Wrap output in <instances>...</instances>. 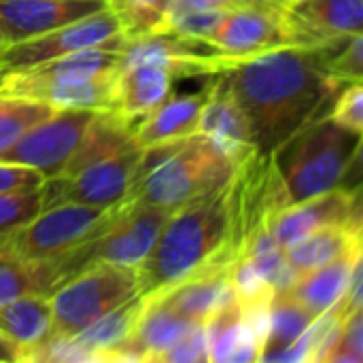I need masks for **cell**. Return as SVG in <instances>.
Instances as JSON below:
<instances>
[{"instance_id": "1", "label": "cell", "mask_w": 363, "mask_h": 363, "mask_svg": "<svg viewBox=\"0 0 363 363\" xmlns=\"http://www.w3.org/2000/svg\"><path fill=\"white\" fill-rule=\"evenodd\" d=\"M249 123L255 155L270 160L300 130L328 117L325 106L347 85L332 77L317 49L285 45L223 70Z\"/></svg>"}, {"instance_id": "2", "label": "cell", "mask_w": 363, "mask_h": 363, "mask_svg": "<svg viewBox=\"0 0 363 363\" xmlns=\"http://www.w3.org/2000/svg\"><path fill=\"white\" fill-rule=\"evenodd\" d=\"M234 179L217 191L202 194L170 213L149 255L136 266L140 294L164 289L225 249L232 232Z\"/></svg>"}, {"instance_id": "3", "label": "cell", "mask_w": 363, "mask_h": 363, "mask_svg": "<svg viewBox=\"0 0 363 363\" xmlns=\"http://www.w3.org/2000/svg\"><path fill=\"white\" fill-rule=\"evenodd\" d=\"M362 134L321 117L291 136L274 153V170L287 204L342 187L349 166L359 160Z\"/></svg>"}, {"instance_id": "4", "label": "cell", "mask_w": 363, "mask_h": 363, "mask_svg": "<svg viewBox=\"0 0 363 363\" xmlns=\"http://www.w3.org/2000/svg\"><path fill=\"white\" fill-rule=\"evenodd\" d=\"M236 172L238 166L206 136L196 132L183 138L166 160L136 181L123 200H138L174 211L202 194L223 189L232 183Z\"/></svg>"}, {"instance_id": "5", "label": "cell", "mask_w": 363, "mask_h": 363, "mask_svg": "<svg viewBox=\"0 0 363 363\" xmlns=\"http://www.w3.org/2000/svg\"><path fill=\"white\" fill-rule=\"evenodd\" d=\"M172 211L138 200H121L111 206L102 225L79 247L51 259L60 285L94 264L136 268L149 255L160 230Z\"/></svg>"}, {"instance_id": "6", "label": "cell", "mask_w": 363, "mask_h": 363, "mask_svg": "<svg viewBox=\"0 0 363 363\" xmlns=\"http://www.w3.org/2000/svg\"><path fill=\"white\" fill-rule=\"evenodd\" d=\"M138 294L136 268L115 264L87 266L51 291L49 338H72Z\"/></svg>"}, {"instance_id": "7", "label": "cell", "mask_w": 363, "mask_h": 363, "mask_svg": "<svg viewBox=\"0 0 363 363\" xmlns=\"http://www.w3.org/2000/svg\"><path fill=\"white\" fill-rule=\"evenodd\" d=\"M108 208L57 204L0 238V251L26 262L55 259L87 240L104 221Z\"/></svg>"}, {"instance_id": "8", "label": "cell", "mask_w": 363, "mask_h": 363, "mask_svg": "<svg viewBox=\"0 0 363 363\" xmlns=\"http://www.w3.org/2000/svg\"><path fill=\"white\" fill-rule=\"evenodd\" d=\"M123 43L125 36L121 34L117 19L104 6L98 13L64 23L45 34L6 45L0 51V64L4 70H23L91 47H108L121 51Z\"/></svg>"}, {"instance_id": "9", "label": "cell", "mask_w": 363, "mask_h": 363, "mask_svg": "<svg viewBox=\"0 0 363 363\" xmlns=\"http://www.w3.org/2000/svg\"><path fill=\"white\" fill-rule=\"evenodd\" d=\"M140 147L128 149L108 160L96 162L72 177H53L43 181V211L57 204H83L111 208L119 204L136 170Z\"/></svg>"}, {"instance_id": "10", "label": "cell", "mask_w": 363, "mask_h": 363, "mask_svg": "<svg viewBox=\"0 0 363 363\" xmlns=\"http://www.w3.org/2000/svg\"><path fill=\"white\" fill-rule=\"evenodd\" d=\"M96 113L87 108H55L47 119L23 132L0 160L30 166L43 179H53L66 166Z\"/></svg>"}, {"instance_id": "11", "label": "cell", "mask_w": 363, "mask_h": 363, "mask_svg": "<svg viewBox=\"0 0 363 363\" xmlns=\"http://www.w3.org/2000/svg\"><path fill=\"white\" fill-rule=\"evenodd\" d=\"M115 74L117 70L100 77L43 74L34 68L4 70L0 81V94L43 100L53 108L111 111Z\"/></svg>"}, {"instance_id": "12", "label": "cell", "mask_w": 363, "mask_h": 363, "mask_svg": "<svg viewBox=\"0 0 363 363\" xmlns=\"http://www.w3.org/2000/svg\"><path fill=\"white\" fill-rule=\"evenodd\" d=\"M213 43L228 60H247L289 45L285 6H240L225 13Z\"/></svg>"}, {"instance_id": "13", "label": "cell", "mask_w": 363, "mask_h": 363, "mask_svg": "<svg viewBox=\"0 0 363 363\" xmlns=\"http://www.w3.org/2000/svg\"><path fill=\"white\" fill-rule=\"evenodd\" d=\"M355 221H362L359 194L345 187H334L325 194L268 213L270 232L283 249L319 228Z\"/></svg>"}, {"instance_id": "14", "label": "cell", "mask_w": 363, "mask_h": 363, "mask_svg": "<svg viewBox=\"0 0 363 363\" xmlns=\"http://www.w3.org/2000/svg\"><path fill=\"white\" fill-rule=\"evenodd\" d=\"M285 23L289 45L315 49L362 32L363 0H291Z\"/></svg>"}, {"instance_id": "15", "label": "cell", "mask_w": 363, "mask_h": 363, "mask_svg": "<svg viewBox=\"0 0 363 363\" xmlns=\"http://www.w3.org/2000/svg\"><path fill=\"white\" fill-rule=\"evenodd\" d=\"M198 132L206 136L238 168L255 155L249 123L228 85L223 70L217 72L215 81L208 85V94L198 119Z\"/></svg>"}, {"instance_id": "16", "label": "cell", "mask_w": 363, "mask_h": 363, "mask_svg": "<svg viewBox=\"0 0 363 363\" xmlns=\"http://www.w3.org/2000/svg\"><path fill=\"white\" fill-rule=\"evenodd\" d=\"M172 79V70L157 62L121 64L115 74L111 111L134 134L138 123L170 96Z\"/></svg>"}, {"instance_id": "17", "label": "cell", "mask_w": 363, "mask_h": 363, "mask_svg": "<svg viewBox=\"0 0 363 363\" xmlns=\"http://www.w3.org/2000/svg\"><path fill=\"white\" fill-rule=\"evenodd\" d=\"M104 0H0V32L6 45L102 11Z\"/></svg>"}, {"instance_id": "18", "label": "cell", "mask_w": 363, "mask_h": 363, "mask_svg": "<svg viewBox=\"0 0 363 363\" xmlns=\"http://www.w3.org/2000/svg\"><path fill=\"white\" fill-rule=\"evenodd\" d=\"M198 325L200 323L179 317L153 296H145V306L136 332L121 349L119 362H157L162 353L174 347Z\"/></svg>"}, {"instance_id": "19", "label": "cell", "mask_w": 363, "mask_h": 363, "mask_svg": "<svg viewBox=\"0 0 363 363\" xmlns=\"http://www.w3.org/2000/svg\"><path fill=\"white\" fill-rule=\"evenodd\" d=\"M362 262V245L345 251L330 264L298 277L285 291L300 302L313 317L332 308L349 287L355 266Z\"/></svg>"}, {"instance_id": "20", "label": "cell", "mask_w": 363, "mask_h": 363, "mask_svg": "<svg viewBox=\"0 0 363 363\" xmlns=\"http://www.w3.org/2000/svg\"><path fill=\"white\" fill-rule=\"evenodd\" d=\"M362 245V221L334 223L319 228L285 249V264L294 281L311 270H317L345 251Z\"/></svg>"}, {"instance_id": "21", "label": "cell", "mask_w": 363, "mask_h": 363, "mask_svg": "<svg viewBox=\"0 0 363 363\" xmlns=\"http://www.w3.org/2000/svg\"><path fill=\"white\" fill-rule=\"evenodd\" d=\"M138 147L130 128L113 111H98L85 128L77 149L57 177H72L83 168Z\"/></svg>"}, {"instance_id": "22", "label": "cell", "mask_w": 363, "mask_h": 363, "mask_svg": "<svg viewBox=\"0 0 363 363\" xmlns=\"http://www.w3.org/2000/svg\"><path fill=\"white\" fill-rule=\"evenodd\" d=\"M208 87L200 96H168L153 108L134 130V143L143 149L157 143L185 138L198 132V119L206 100Z\"/></svg>"}, {"instance_id": "23", "label": "cell", "mask_w": 363, "mask_h": 363, "mask_svg": "<svg viewBox=\"0 0 363 363\" xmlns=\"http://www.w3.org/2000/svg\"><path fill=\"white\" fill-rule=\"evenodd\" d=\"M51 302L49 296L30 294L0 304V334L26 351L30 362L32 351L49 338Z\"/></svg>"}, {"instance_id": "24", "label": "cell", "mask_w": 363, "mask_h": 363, "mask_svg": "<svg viewBox=\"0 0 363 363\" xmlns=\"http://www.w3.org/2000/svg\"><path fill=\"white\" fill-rule=\"evenodd\" d=\"M313 319L315 317L300 302H296L285 289L274 291L272 302H270L268 330H266V338L262 345L259 362L272 363V359L281 351H285L304 334V330L311 325Z\"/></svg>"}, {"instance_id": "25", "label": "cell", "mask_w": 363, "mask_h": 363, "mask_svg": "<svg viewBox=\"0 0 363 363\" xmlns=\"http://www.w3.org/2000/svg\"><path fill=\"white\" fill-rule=\"evenodd\" d=\"M57 285L60 281L51 259L26 262L0 251V304L30 294L51 296Z\"/></svg>"}, {"instance_id": "26", "label": "cell", "mask_w": 363, "mask_h": 363, "mask_svg": "<svg viewBox=\"0 0 363 363\" xmlns=\"http://www.w3.org/2000/svg\"><path fill=\"white\" fill-rule=\"evenodd\" d=\"M172 2L174 0H104L125 40L164 30Z\"/></svg>"}, {"instance_id": "27", "label": "cell", "mask_w": 363, "mask_h": 363, "mask_svg": "<svg viewBox=\"0 0 363 363\" xmlns=\"http://www.w3.org/2000/svg\"><path fill=\"white\" fill-rule=\"evenodd\" d=\"M53 111L55 108L43 100L0 94V155L13 147L23 132L47 119Z\"/></svg>"}, {"instance_id": "28", "label": "cell", "mask_w": 363, "mask_h": 363, "mask_svg": "<svg viewBox=\"0 0 363 363\" xmlns=\"http://www.w3.org/2000/svg\"><path fill=\"white\" fill-rule=\"evenodd\" d=\"M262 355V338L255 330L240 317L236 323L225 328L213 342L208 362L213 363H251L259 362Z\"/></svg>"}, {"instance_id": "29", "label": "cell", "mask_w": 363, "mask_h": 363, "mask_svg": "<svg viewBox=\"0 0 363 363\" xmlns=\"http://www.w3.org/2000/svg\"><path fill=\"white\" fill-rule=\"evenodd\" d=\"M325 70L340 81H362L363 77V36L351 34L336 38L328 45L315 47Z\"/></svg>"}, {"instance_id": "30", "label": "cell", "mask_w": 363, "mask_h": 363, "mask_svg": "<svg viewBox=\"0 0 363 363\" xmlns=\"http://www.w3.org/2000/svg\"><path fill=\"white\" fill-rule=\"evenodd\" d=\"M43 211V185L23 191L0 194V238L21 228Z\"/></svg>"}, {"instance_id": "31", "label": "cell", "mask_w": 363, "mask_h": 363, "mask_svg": "<svg viewBox=\"0 0 363 363\" xmlns=\"http://www.w3.org/2000/svg\"><path fill=\"white\" fill-rule=\"evenodd\" d=\"M228 11L219 9H185V11H172L168 15V23L164 30H174L187 36L208 38L213 40L223 17Z\"/></svg>"}, {"instance_id": "32", "label": "cell", "mask_w": 363, "mask_h": 363, "mask_svg": "<svg viewBox=\"0 0 363 363\" xmlns=\"http://www.w3.org/2000/svg\"><path fill=\"white\" fill-rule=\"evenodd\" d=\"M325 363H362L363 362V311L351 313L332 342Z\"/></svg>"}, {"instance_id": "33", "label": "cell", "mask_w": 363, "mask_h": 363, "mask_svg": "<svg viewBox=\"0 0 363 363\" xmlns=\"http://www.w3.org/2000/svg\"><path fill=\"white\" fill-rule=\"evenodd\" d=\"M328 117L349 132L362 134L363 130V85L362 81L347 83L336 100L332 102V113Z\"/></svg>"}, {"instance_id": "34", "label": "cell", "mask_w": 363, "mask_h": 363, "mask_svg": "<svg viewBox=\"0 0 363 363\" xmlns=\"http://www.w3.org/2000/svg\"><path fill=\"white\" fill-rule=\"evenodd\" d=\"M208 338L204 323L194 328L187 336H183L174 347L157 357V363H200L208 362Z\"/></svg>"}, {"instance_id": "35", "label": "cell", "mask_w": 363, "mask_h": 363, "mask_svg": "<svg viewBox=\"0 0 363 363\" xmlns=\"http://www.w3.org/2000/svg\"><path fill=\"white\" fill-rule=\"evenodd\" d=\"M43 174L30 166L13 164L0 160V194H11V191H23V189H34L43 185Z\"/></svg>"}, {"instance_id": "36", "label": "cell", "mask_w": 363, "mask_h": 363, "mask_svg": "<svg viewBox=\"0 0 363 363\" xmlns=\"http://www.w3.org/2000/svg\"><path fill=\"white\" fill-rule=\"evenodd\" d=\"M262 4H279V2H274V0H174L170 13L172 11H185V9H219V11H232V9H240V6H262Z\"/></svg>"}, {"instance_id": "37", "label": "cell", "mask_w": 363, "mask_h": 363, "mask_svg": "<svg viewBox=\"0 0 363 363\" xmlns=\"http://www.w3.org/2000/svg\"><path fill=\"white\" fill-rule=\"evenodd\" d=\"M26 362V351L0 334V363Z\"/></svg>"}, {"instance_id": "38", "label": "cell", "mask_w": 363, "mask_h": 363, "mask_svg": "<svg viewBox=\"0 0 363 363\" xmlns=\"http://www.w3.org/2000/svg\"><path fill=\"white\" fill-rule=\"evenodd\" d=\"M6 47V40H4V36H2V32H0V51Z\"/></svg>"}, {"instance_id": "39", "label": "cell", "mask_w": 363, "mask_h": 363, "mask_svg": "<svg viewBox=\"0 0 363 363\" xmlns=\"http://www.w3.org/2000/svg\"><path fill=\"white\" fill-rule=\"evenodd\" d=\"M2 74H4V68H0V81H2Z\"/></svg>"}, {"instance_id": "40", "label": "cell", "mask_w": 363, "mask_h": 363, "mask_svg": "<svg viewBox=\"0 0 363 363\" xmlns=\"http://www.w3.org/2000/svg\"><path fill=\"white\" fill-rule=\"evenodd\" d=\"M289 2H291V0H283V4H289Z\"/></svg>"}, {"instance_id": "41", "label": "cell", "mask_w": 363, "mask_h": 363, "mask_svg": "<svg viewBox=\"0 0 363 363\" xmlns=\"http://www.w3.org/2000/svg\"><path fill=\"white\" fill-rule=\"evenodd\" d=\"M274 2H279V4H283V0H274ZM285 6V4H283Z\"/></svg>"}, {"instance_id": "42", "label": "cell", "mask_w": 363, "mask_h": 363, "mask_svg": "<svg viewBox=\"0 0 363 363\" xmlns=\"http://www.w3.org/2000/svg\"><path fill=\"white\" fill-rule=\"evenodd\" d=\"M0 68H2V64H0Z\"/></svg>"}]
</instances>
